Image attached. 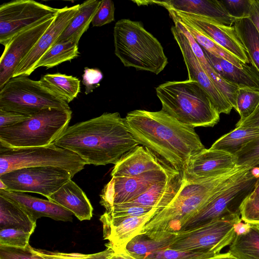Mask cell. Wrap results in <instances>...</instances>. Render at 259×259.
I'll use <instances>...</instances> for the list:
<instances>
[{
  "label": "cell",
  "instance_id": "3",
  "mask_svg": "<svg viewBox=\"0 0 259 259\" xmlns=\"http://www.w3.org/2000/svg\"><path fill=\"white\" fill-rule=\"evenodd\" d=\"M247 167L238 166L222 175L197 182L185 180L174 200L151 217L143 227L141 233L179 232L190 217L235 180Z\"/></svg>",
  "mask_w": 259,
  "mask_h": 259
},
{
  "label": "cell",
  "instance_id": "22",
  "mask_svg": "<svg viewBox=\"0 0 259 259\" xmlns=\"http://www.w3.org/2000/svg\"><path fill=\"white\" fill-rule=\"evenodd\" d=\"M0 196L17 204L35 222L41 217L56 221L72 222L73 213L50 200L35 197L24 192L0 190Z\"/></svg>",
  "mask_w": 259,
  "mask_h": 259
},
{
  "label": "cell",
  "instance_id": "9",
  "mask_svg": "<svg viewBox=\"0 0 259 259\" xmlns=\"http://www.w3.org/2000/svg\"><path fill=\"white\" fill-rule=\"evenodd\" d=\"M47 108L70 109L61 99L41 84L39 80L21 75L11 78L0 89V109L32 116Z\"/></svg>",
  "mask_w": 259,
  "mask_h": 259
},
{
  "label": "cell",
  "instance_id": "41",
  "mask_svg": "<svg viewBox=\"0 0 259 259\" xmlns=\"http://www.w3.org/2000/svg\"><path fill=\"white\" fill-rule=\"evenodd\" d=\"M228 14L233 19L248 18L251 0L220 1Z\"/></svg>",
  "mask_w": 259,
  "mask_h": 259
},
{
  "label": "cell",
  "instance_id": "46",
  "mask_svg": "<svg viewBox=\"0 0 259 259\" xmlns=\"http://www.w3.org/2000/svg\"><path fill=\"white\" fill-rule=\"evenodd\" d=\"M155 208H157L134 206L122 208H113L105 211L114 217H133L146 214Z\"/></svg>",
  "mask_w": 259,
  "mask_h": 259
},
{
  "label": "cell",
  "instance_id": "35",
  "mask_svg": "<svg viewBox=\"0 0 259 259\" xmlns=\"http://www.w3.org/2000/svg\"><path fill=\"white\" fill-rule=\"evenodd\" d=\"M79 55L77 44L72 41L55 43L39 59L35 69L40 67L50 68L76 58Z\"/></svg>",
  "mask_w": 259,
  "mask_h": 259
},
{
  "label": "cell",
  "instance_id": "1",
  "mask_svg": "<svg viewBox=\"0 0 259 259\" xmlns=\"http://www.w3.org/2000/svg\"><path fill=\"white\" fill-rule=\"evenodd\" d=\"M124 119L139 145L177 171L183 172L189 159L205 148L194 128L162 110H135L127 113Z\"/></svg>",
  "mask_w": 259,
  "mask_h": 259
},
{
  "label": "cell",
  "instance_id": "29",
  "mask_svg": "<svg viewBox=\"0 0 259 259\" xmlns=\"http://www.w3.org/2000/svg\"><path fill=\"white\" fill-rule=\"evenodd\" d=\"M42 85L67 103L76 98L80 91V80L71 75L47 74L39 80Z\"/></svg>",
  "mask_w": 259,
  "mask_h": 259
},
{
  "label": "cell",
  "instance_id": "44",
  "mask_svg": "<svg viewBox=\"0 0 259 259\" xmlns=\"http://www.w3.org/2000/svg\"><path fill=\"white\" fill-rule=\"evenodd\" d=\"M240 212L243 222L259 225V199L250 200L247 198L241 206Z\"/></svg>",
  "mask_w": 259,
  "mask_h": 259
},
{
  "label": "cell",
  "instance_id": "13",
  "mask_svg": "<svg viewBox=\"0 0 259 259\" xmlns=\"http://www.w3.org/2000/svg\"><path fill=\"white\" fill-rule=\"evenodd\" d=\"M177 171L169 167L154 170L131 177H112L100 194V203L106 210L114 205L120 204L136 198L153 185L164 182Z\"/></svg>",
  "mask_w": 259,
  "mask_h": 259
},
{
  "label": "cell",
  "instance_id": "30",
  "mask_svg": "<svg viewBox=\"0 0 259 259\" xmlns=\"http://www.w3.org/2000/svg\"><path fill=\"white\" fill-rule=\"evenodd\" d=\"M216 58L222 69L221 76L226 80L238 88L259 90V71L254 66L246 64L239 68L228 61Z\"/></svg>",
  "mask_w": 259,
  "mask_h": 259
},
{
  "label": "cell",
  "instance_id": "43",
  "mask_svg": "<svg viewBox=\"0 0 259 259\" xmlns=\"http://www.w3.org/2000/svg\"><path fill=\"white\" fill-rule=\"evenodd\" d=\"M0 259H43L34 253L29 245L25 248L0 245Z\"/></svg>",
  "mask_w": 259,
  "mask_h": 259
},
{
  "label": "cell",
  "instance_id": "42",
  "mask_svg": "<svg viewBox=\"0 0 259 259\" xmlns=\"http://www.w3.org/2000/svg\"><path fill=\"white\" fill-rule=\"evenodd\" d=\"M115 7L111 0H102L93 19V26L100 27L114 20Z\"/></svg>",
  "mask_w": 259,
  "mask_h": 259
},
{
  "label": "cell",
  "instance_id": "31",
  "mask_svg": "<svg viewBox=\"0 0 259 259\" xmlns=\"http://www.w3.org/2000/svg\"><path fill=\"white\" fill-rule=\"evenodd\" d=\"M228 252L235 259H259V227L250 224L246 233L236 234Z\"/></svg>",
  "mask_w": 259,
  "mask_h": 259
},
{
  "label": "cell",
  "instance_id": "37",
  "mask_svg": "<svg viewBox=\"0 0 259 259\" xmlns=\"http://www.w3.org/2000/svg\"><path fill=\"white\" fill-rule=\"evenodd\" d=\"M106 248L101 252L92 254L79 253H63L51 251L42 249H36L31 247L32 251L43 259H106L114 253L111 246L105 244Z\"/></svg>",
  "mask_w": 259,
  "mask_h": 259
},
{
  "label": "cell",
  "instance_id": "54",
  "mask_svg": "<svg viewBox=\"0 0 259 259\" xmlns=\"http://www.w3.org/2000/svg\"><path fill=\"white\" fill-rule=\"evenodd\" d=\"M0 190H7V186L1 180H0Z\"/></svg>",
  "mask_w": 259,
  "mask_h": 259
},
{
  "label": "cell",
  "instance_id": "26",
  "mask_svg": "<svg viewBox=\"0 0 259 259\" xmlns=\"http://www.w3.org/2000/svg\"><path fill=\"white\" fill-rule=\"evenodd\" d=\"M173 21L175 25L181 30L188 39L194 54L206 74L235 109L236 93L239 88L226 80L214 70L205 57L203 49L185 26L177 21Z\"/></svg>",
  "mask_w": 259,
  "mask_h": 259
},
{
  "label": "cell",
  "instance_id": "19",
  "mask_svg": "<svg viewBox=\"0 0 259 259\" xmlns=\"http://www.w3.org/2000/svg\"><path fill=\"white\" fill-rule=\"evenodd\" d=\"M159 211L155 208L146 214L133 217H114L105 211L100 218L103 225V238L108 240L107 244L114 251L123 249Z\"/></svg>",
  "mask_w": 259,
  "mask_h": 259
},
{
  "label": "cell",
  "instance_id": "33",
  "mask_svg": "<svg viewBox=\"0 0 259 259\" xmlns=\"http://www.w3.org/2000/svg\"><path fill=\"white\" fill-rule=\"evenodd\" d=\"M233 24L251 65L259 71V33L249 18L236 19Z\"/></svg>",
  "mask_w": 259,
  "mask_h": 259
},
{
  "label": "cell",
  "instance_id": "28",
  "mask_svg": "<svg viewBox=\"0 0 259 259\" xmlns=\"http://www.w3.org/2000/svg\"><path fill=\"white\" fill-rule=\"evenodd\" d=\"M36 226V222L23 208L0 196V229L13 228L32 234Z\"/></svg>",
  "mask_w": 259,
  "mask_h": 259
},
{
  "label": "cell",
  "instance_id": "38",
  "mask_svg": "<svg viewBox=\"0 0 259 259\" xmlns=\"http://www.w3.org/2000/svg\"><path fill=\"white\" fill-rule=\"evenodd\" d=\"M219 254L196 252L167 248L147 254L140 259H208Z\"/></svg>",
  "mask_w": 259,
  "mask_h": 259
},
{
  "label": "cell",
  "instance_id": "17",
  "mask_svg": "<svg viewBox=\"0 0 259 259\" xmlns=\"http://www.w3.org/2000/svg\"><path fill=\"white\" fill-rule=\"evenodd\" d=\"M237 167L235 155L205 148L189 159L183 174L187 182H194L222 175Z\"/></svg>",
  "mask_w": 259,
  "mask_h": 259
},
{
  "label": "cell",
  "instance_id": "50",
  "mask_svg": "<svg viewBox=\"0 0 259 259\" xmlns=\"http://www.w3.org/2000/svg\"><path fill=\"white\" fill-rule=\"evenodd\" d=\"M106 259H136L130 255L123 249L114 251V253L109 256Z\"/></svg>",
  "mask_w": 259,
  "mask_h": 259
},
{
  "label": "cell",
  "instance_id": "16",
  "mask_svg": "<svg viewBox=\"0 0 259 259\" xmlns=\"http://www.w3.org/2000/svg\"><path fill=\"white\" fill-rule=\"evenodd\" d=\"M171 31L182 52L188 71V79L196 81L202 86L220 114H229L233 108L232 105L206 74L185 35L176 25L171 26Z\"/></svg>",
  "mask_w": 259,
  "mask_h": 259
},
{
  "label": "cell",
  "instance_id": "4",
  "mask_svg": "<svg viewBox=\"0 0 259 259\" xmlns=\"http://www.w3.org/2000/svg\"><path fill=\"white\" fill-rule=\"evenodd\" d=\"M155 90L161 110L183 124L193 128L212 127L220 120L208 94L196 81H169Z\"/></svg>",
  "mask_w": 259,
  "mask_h": 259
},
{
  "label": "cell",
  "instance_id": "11",
  "mask_svg": "<svg viewBox=\"0 0 259 259\" xmlns=\"http://www.w3.org/2000/svg\"><path fill=\"white\" fill-rule=\"evenodd\" d=\"M73 177L67 170L53 166L19 168L0 176L7 190L41 194L47 198Z\"/></svg>",
  "mask_w": 259,
  "mask_h": 259
},
{
  "label": "cell",
  "instance_id": "20",
  "mask_svg": "<svg viewBox=\"0 0 259 259\" xmlns=\"http://www.w3.org/2000/svg\"><path fill=\"white\" fill-rule=\"evenodd\" d=\"M186 181L183 172H180L168 180L151 186L146 192L124 203L114 205L113 208L142 206L157 208L159 211L169 205L175 199Z\"/></svg>",
  "mask_w": 259,
  "mask_h": 259
},
{
  "label": "cell",
  "instance_id": "51",
  "mask_svg": "<svg viewBox=\"0 0 259 259\" xmlns=\"http://www.w3.org/2000/svg\"><path fill=\"white\" fill-rule=\"evenodd\" d=\"M250 224L248 223L242 222V221L238 223L235 226V232L236 234H241L246 233L249 229Z\"/></svg>",
  "mask_w": 259,
  "mask_h": 259
},
{
  "label": "cell",
  "instance_id": "25",
  "mask_svg": "<svg viewBox=\"0 0 259 259\" xmlns=\"http://www.w3.org/2000/svg\"><path fill=\"white\" fill-rule=\"evenodd\" d=\"M175 236L176 233L167 232L140 233L124 249L134 258L140 259L149 253L169 248Z\"/></svg>",
  "mask_w": 259,
  "mask_h": 259
},
{
  "label": "cell",
  "instance_id": "55",
  "mask_svg": "<svg viewBox=\"0 0 259 259\" xmlns=\"http://www.w3.org/2000/svg\"><path fill=\"white\" fill-rule=\"evenodd\" d=\"M251 167L256 168L259 170V161L254 163L253 164L250 165Z\"/></svg>",
  "mask_w": 259,
  "mask_h": 259
},
{
  "label": "cell",
  "instance_id": "12",
  "mask_svg": "<svg viewBox=\"0 0 259 259\" xmlns=\"http://www.w3.org/2000/svg\"><path fill=\"white\" fill-rule=\"evenodd\" d=\"M59 9L33 0H14L0 6V43L4 46L16 34L57 15Z\"/></svg>",
  "mask_w": 259,
  "mask_h": 259
},
{
  "label": "cell",
  "instance_id": "49",
  "mask_svg": "<svg viewBox=\"0 0 259 259\" xmlns=\"http://www.w3.org/2000/svg\"><path fill=\"white\" fill-rule=\"evenodd\" d=\"M248 18L259 33V0H251Z\"/></svg>",
  "mask_w": 259,
  "mask_h": 259
},
{
  "label": "cell",
  "instance_id": "53",
  "mask_svg": "<svg viewBox=\"0 0 259 259\" xmlns=\"http://www.w3.org/2000/svg\"><path fill=\"white\" fill-rule=\"evenodd\" d=\"M208 259H235L231 254L228 252L219 254Z\"/></svg>",
  "mask_w": 259,
  "mask_h": 259
},
{
  "label": "cell",
  "instance_id": "14",
  "mask_svg": "<svg viewBox=\"0 0 259 259\" xmlns=\"http://www.w3.org/2000/svg\"><path fill=\"white\" fill-rule=\"evenodd\" d=\"M56 16L20 32L6 45L0 59V89L13 77L21 61L50 27Z\"/></svg>",
  "mask_w": 259,
  "mask_h": 259
},
{
  "label": "cell",
  "instance_id": "5",
  "mask_svg": "<svg viewBox=\"0 0 259 259\" xmlns=\"http://www.w3.org/2000/svg\"><path fill=\"white\" fill-rule=\"evenodd\" d=\"M114 53L125 67L158 74L168 64L160 42L139 21H117L113 30Z\"/></svg>",
  "mask_w": 259,
  "mask_h": 259
},
{
  "label": "cell",
  "instance_id": "32",
  "mask_svg": "<svg viewBox=\"0 0 259 259\" xmlns=\"http://www.w3.org/2000/svg\"><path fill=\"white\" fill-rule=\"evenodd\" d=\"M258 137L259 128L236 127L218 139L210 149L224 151L234 155L246 144Z\"/></svg>",
  "mask_w": 259,
  "mask_h": 259
},
{
  "label": "cell",
  "instance_id": "45",
  "mask_svg": "<svg viewBox=\"0 0 259 259\" xmlns=\"http://www.w3.org/2000/svg\"><path fill=\"white\" fill-rule=\"evenodd\" d=\"M102 78L103 74L100 70L85 67L82 80L85 87V94L88 95L93 92L94 89L98 88Z\"/></svg>",
  "mask_w": 259,
  "mask_h": 259
},
{
  "label": "cell",
  "instance_id": "34",
  "mask_svg": "<svg viewBox=\"0 0 259 259\" xmlns=\"http://www.w3.org/2000/svg\"><path fill=\"white\" fill-rule=\"evenodd\" d=\"M169 16L173 21H177L184 26L198 44L206 51L218 58L228 61L239 68H243L247 64L228 52L188 22L178 18L174 15H169Z\"/></svg>",
  "mask_w": 259,
  "mask_h": 259
},
{
  "label": "cell",
  "instance_id": "6",
  "mask_svg": "<svg viewBox=\"0 0 259 259\" xmlns=\"http://www.w3.org/2000/svg\"><path fill=\"white\" fill-rule=\"evenodd\" d=\"M71 109H44L14 125L0 128V145L39 147L54 143L68 127Z\"/></svg>",
  "mask_w": 259,
  "mask_h": 259
},
{
  "label": "cell",
  "instance_id": "39",
  "mask_svg": "<svg viewBox=\"0 0 259 259\" xmlns=\"http://www.w3.org/2000/svg\"><path fill=\"white\" fill-rule=\"evenodd\" d=\"M32 234L22 230L5 228L0 229V245L25 248L29 245Z\"/></svg>",
  "mask_w": 259,
  "mask_h": 259
},
{
  "label": "cell",
  "instance_id": "15",
  "mask_svg": "<svg viewBox=\"0 0 259 259\" xmlns=\"http://www.w3.org/2000/svg\"><path fill=\"white\" fill-rule=\"evenodd\" d=\"M172 15L186 21L217 44L245 64L249 63L247 52L233 26H229L195 14L167 10Z\"/></svg>",
  "mask_w": 259,
  "mask_h": 259
},
{
  "label": "cell",
  "instance_id": "2",
  "mask_svg": "<svg viewBox=\"0 0 259 259\" xmlns=\"http://www.w3.org/2000/svg\"><path fill=\"white\" fill-rule=\"evenodd\" d=\"M54 144L96 166L115 164L139 145L118 112L104 113L69 126Z\"/></svg>",
  "mask_w": 259,
  "mask_h": 259
},
{
  "label": "cell",
  "instance_id": "56",
  "mask_svg": "<svg viewBox=\"0 0 259 259\" xmlns=\"http://www.w3.org/2000/svg\"><path fill=\"white\" fill-rule=\"evenodd\" d=\"M256 225L257 226H258L259 227V225Z\"/></svg>",
  "mask_w": 259,
  "mask_h": 259
},
{
  "label": "cell",
  "instance_id": "23",
  "mask_svg": "<svg viewBox=\"0 0 259 259\" xmlns=\"http://www.w3.org/2000/svg\"><path fill=\"white\" fill-rule=\"evenodd\" d=\"M165 167H169L164 164L148 148L139 145L115 164L111 176L112 178L135 177Z\"/></svg>",
  "mask_w": 259,
  "mask_h": 259
},
{
  "label": "cell",
  "instance_id": "27",
  "mask_svg": "<svg viewBox=\"0 0 259 259\" xmlns=\"http://www.w3.org/2000/svg\"><path fill=\"white\" fill-rule=\"evenodd\" d=\"M101 1L88 0L80 4L78 11L55 43L72 41L78 45L88 30Z\"/></svg>",
  "mask_w": 259,
  "mask_h": 259
},
{
  "label": "cell",
  "instance_id": "40",
  "mask_svg": "<svg viewBox=\"0 0 259 259\" xmlns=\"http://www.w3.org/2000/svg\"><path fill=\"white\" fill-rule=\"evenodd\" d=\"M234 155L237 166H250L259 161V137L246 144Z\"/></svg>",
  "mask_w": 259,
  "mask_h": 259
},
{
  "label": "cell",
  "instance_id": "8",
  "mask_svg": "<svg viewBox=\"0 0 259 259\" xmlns=\"http://www.w3.org/2000/svg\"><path fill=\"white\" fill-rule=\"evenodd\" d=\"M85 164L77 154L54 143L45 146L22 148L0 145V176L19 168L53 166L67 170L73 177Z\"/></svg>",
  "mask_w": 259,
  "mask_h": 259
},
{
  "label": "cell",
  "instance_id": "36",
  "mask_svg": "<svg viewBox=\"0 0 259 259\" xmlns=\"http://www.w3.org/2000/svg\"><path fill=\"white\" fill-rule=\"evenodd\" d=\"M259 105V90L239 88L236 93V108L243 121L250 115Z\"/></svg>",
  "mask_w": 259,
  "mask_h": 259
},
{
  "label": "cell",
  "instance_id": "24",
  "mask_svg": "<svg viewBox=\"0 0 259 259\" xmlns=\"http://www.w3.org/2000/svg\"><path fill=\"white\" fill-rule=\"evenodd\" d=\"M48 199L71 212L79 220H90L93 207L84 192L71 179Z\"/></svg>",
  "mask_w": 259,
  "mask_h": 259
},
{
  "label": "cell",
  "instance_id": "21",
  "mask_svg": "<svg viewBox=\"0 0 259 259\" xmlns=\"http://www.w3.org/2000/svg\"><path fill=\"white\" fill-rule=\"evenodd\" d=\"M140 4H156L168 10L204 17L225 25L231 26L235 20L225 10L220 1L166 0L136 1Z\"/></svg>",
  "mask_w": 259,
  "mask_h": 259
},
{
  "label": "cell",
  "instance_id": "47",
  "mask_svg": "<svg viewBox=\"0 0 259 259\" xmlns=\"http://www.w3.org/2000/svg\"><path fill=\"white\" fill-rule=\"evenodd\" d=\"M30 116L0 109V128L14 125Z\"/></svg>",
  "mask_w": 259,
  "mask_h": 259
},
{
  "label": "cell",
  "instance_id": "10",
  "mask_svg": "<svg viewBox=\"0 0 259 259\" xmlns=\"http://www.w3.org/2000/svg\"><path fill=\"white\" fill-rule=\"evenodd\" d=\"M241 221L240 215H235L180 231L176 233L169 248L219 254L223 248L231 243L236 235L235 226Z\"/></svg>",
  "mask_w": 259,
  "mask_h": 259
},
{
  "label": "cell",
  "instance_id": "52",
  "mask_svg": "<svg viewBox=\"0 0 259 259\" xmlns=\"http://www.w3.org/2000/svg\"><path fill=\"white\" fill-rule=\"evenodd\" d=\"M247 198L250 200H255L259 199V180L257 183L253 191Z\"/></svg>",
  "mask_w": 259,
  "mask_h": 259
},
{
  "label": "cell",
  "instance_id": "18",
  "mask_svg": "<svg viewBox=\"0 0 259 259\" xmlns=\"http://www.w3.org/2000/svg\"><path fill=\"white\" fill-rule=\"evenodd\" d=\"M80 4L59 9L50 27L44 33L30 53L17 67L13 77L30 75L39 59L55 44L79 10Z\"/></svg>",
  "mask_w": 259,
  "mask_h": 259
},
{
  "label": "cell",
  "instance_id": "7",
  "mask_svg": "<svg viewBox=\"0 0 259 259\" xmlns=\"http://www.w3.org/2000/svg\"><path fill=\"white\" fill-rule=\"evenodd\" d=\"M258 180L259 170L248 166L235 180L190 217L180 231L191 229L225 218L241 216V206L252 192Z\"/></svg>",
  "mask_w": 259,
  "mask_h": 259
},
{
  "label": "cell",
  "instance_id": "48",
  "mask_svg": "<svg viewBox=\"0 0 259 259\" xmlns=\"http://www.w3.org/2000/svg\"><path fill=\"white\" fill-rule=\"evenodd\" d=\"M236 127L259 128V105L248 117L243 121H238Z\"/></svg>",
  "mask_w": 259,
  "mask_h": 259
}]
</instances>
